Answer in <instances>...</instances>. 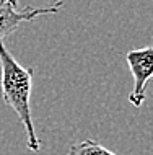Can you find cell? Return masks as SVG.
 <instances>
[{
    "label": "cell",
    "mask_w": 153,
    "mask_h": 155,
    "mask_svg": "<svg viewBox=\"0 0 153 155\" xmlns=\"http://www.w3.org/2000/svg\"><path fill=\"white\" fill-rule=\"evenodd\" d=\"M67 155H117V153H114L113 150L106 149L104 145L98 144L93 139H85L78 144H73L69 149Z\"/></svg>",
    "instance_id": "obj_4"
},
{
    "label": "cell",
    "mask_w": 153,
    "mask_h": 155,
    "mask_svg": "<svg viewBox=\"0 0 153 155\" xmlns=\"http://www.w3.org/2000/svg\"><path fill=\"white\" fill-rule=\"evenodd\" d=\"M64 7V2H56L47 7H24L20 10L18 0H0V38L13 33L21 23L31 21L41 15L57 13Z\"/></svg>",
    "instance_id": "obj_3"
},
{
    "label": "cell",
    "mask_w": 153,
    "mask_h": 155,
    "mask_svg": "<svg viewBox=\"0 0 153 155\" xmlns=\"http://www.w3.org/2000/svg\"><path fill=\"white\" fill-rule=\"evenodd\" d=\"M127 65L134 77V90L129 95V101L140 108L147 96V85L153 78V46L134 49L126 54Z\"/></svg>",
    "instance_id": "obj_2"
},
{
    "label": "cell",
    "mask_w": 153,
    "mask_h": 155,
    "mask_svg": "<svg viewBox=\"0 0 153 155\" xmlns=\"http://www.w3.org/2000/svg\"><path fill=\"white\" fill-rule=\"evenodd\" d=\"M0 88L2 98L7 106L16 113L20 123L26 132V145L31 152H39L41 140L36 134L31 114V88L33 69L23 67L7 49L0 38Z\"/></svg>",
    "instance_id": "obj_1"
}]
</instances>
